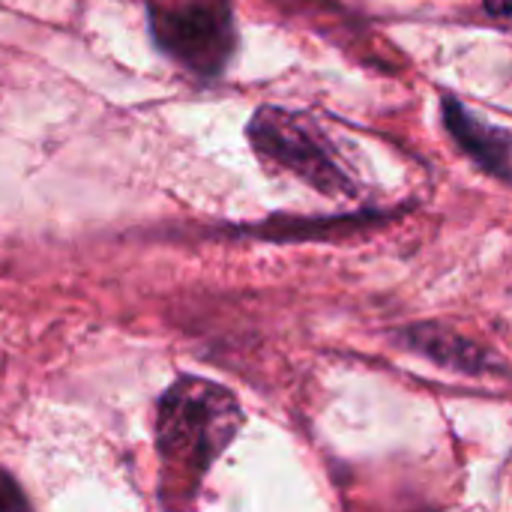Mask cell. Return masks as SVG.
I'll use <instances>...</instances> for the list:
<instances>
[{"label":"cell","mask_w":512,"mask_h":512,"mask_svg":"<svg viewBox=\"0 0 512 512\" xmlns=\"http://www.w3.org/2000/svg\"><path fill=\"white\" fill-rule=\"evenodd\" d=\"M243 426L237 399L204 378H180L156 408V450L165 468V492L192 495L210 465Z\"/></svg>","instance_id":"obj_1"},{"label":"cell","mask_w":512,"mask_h":512,"mask_svg":"<svg viewBox=\"0 0 512 512\" xmlns=\"http://www.w3.org/2000/svg\"><path fill=\"white\" fill-rule=\"evenodd\" d=\"M147 21L156 45L201 78H216L234 57L237 27L228 0H147Z\"/></svg>","instance_id":"obj_2"},{"label":"cell","mask_w":512,"mask_h":512,"mask_svg":"<svg viewBox=\"0 0 512 512\" xmlns=\"http://www.w3.org/2000/svg\"><path fill=\"white\" fill-rule=\"evenodd\" d=\"M249 138L264 159L297 174L318 192L324 195L354 192V183L345 165L336 159V150L330 147L324 132L303 114H294L279 105H264L255 111L249 123Z\"/></svg>","instance_id":"obj_3"},{"label":"cell","mask_w":512,"mask_h":512,"mask_svg":"<svg viewBox=\"0 0 512 512\" xmlns=\"http://www.w3.org/2000/svg\"><path fill=\"white\" fill-rule=\"evenodd\" d=\"M444 120H447L450 135L474 162H480L486 171H492L501 180L510 177V132L507 129L489 126L486 120H480L474 111H468L465 105L453 99H447L444 105Z\"/></svg>","instance_id":"obj_4"},{"label":"cell","mask_w":512,"mask_h":512,"mask_svg":"<svg viewBox=\"0 0 512 512\" xmlns=\"http://www.w3.org/2000/svg\"><path fill=\"white\" fill-rule=\"evenodd\" d=\"M411 342L414 348H420L426 357H432L435 363H444L450 369H462V372H483L486 366L495 363L492 354L480 351L477 345L435 327V324H426V327H417L411 330Z\"/></svg>","instance_id":"obj_5"},{"label":"cell","mask_w":512,"mask_h":512,"mask_svg":"<svg viewBox=\"0 0 512 512\" xmlns=\"http://www.w3.org/2000/svg\"><path fill=\"white\" fill-rule=\"evenodd\" d=\"M27 501L21 498V492L12 486V480L6 474H0V510H9V507H24Z\"/></svg>","instance_id":"obj_6"},{"label":"cell","mask_w":512,"mask_h":512,"mask_svg":"<svg viewBox=\"0 0 512 512\" xmlns=\"http://www.w3.org/2000/svg\"><path fill=\"white\" fill-rule=\"evenodd\" d=\"M486 3V12L495 15V18H507L510 15V0H483Z\"/></svg>","instance_id":"obj_7"}]
</instances>
